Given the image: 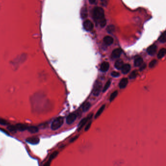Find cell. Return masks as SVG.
<instances>
[{
  "mask_svg": "<svg viewBox=\"0 0 166 166\" xmlns=\"http://www.w3.org/2000/svg\"><path fill=\"white\" fill-rule=\"evenodd\" d=\"M28 128V126L27 125L20 123L15 125H11L7 127V129L11 132H15L17 131L23 132L27 130Z\"/></svg>",
  "mask_w": 166,
  "mask_h": 166,
  "instance_id": "1",
  "label": "cell"
},
{
  "mask_svg": "<svg viewBox=\"0 0 166 166\" xmlns=\"http://www.w3.org/2000/svg\"><path fill=\"white\" fill-rule=\"evenodd\" d=\"M93 16L94 19L98 22L104 18V10L99 7H97L94 9Z\"/></svg>",
  "mask_w": 166,
  "mask_h": 166,
  "instance_id": "2",
  "label": "cell"
},
{
  "mask_svg": "<svg viewBox=\"0 0 166 166\" xmlns=\"http://www.w3.org/2000/svg\"><path fill=\"white\" fill-rule=\"evenodd\" d=\"M64 118L62 116H59L55 118L52 122L51 128L52 130L55 131L58 129L63 124Z\"/></svg>",
  "mask_w": 166,
  "mask_h": 166,
  "instance_id": "3",
  "label": "cell"
},
{
  "mask_svg": "<svg viewBox=\"0 0 166 166\" xmlns=\"http://www.w3.org/2000/svg\"><path fill=\"white\" fill-rule=\"evenodd\" d=\"M102 83L100 81H97L94 85V88L92 92H93V95L97 97L99 95L101 92V90L102 89Z\"/></svg>",
  "mask_w": 166,
  "mask_h": 166,
  "instance_id": "4",
  "label": "cell"
},
{
  "mask_svg": "<svg viewBox=\"0 0 166 166\" xmlns=\"http://www.w3.org/2000/svg\"><path fill=\"white\" fill-rule=\"evenodd\" d=\"M26 141L31 144L32 145H36L38 144L40 142V138L36 136L31 137L30 138H28L26 139Z\"/></svg>",
  "mask_w": 166,
  "mask_h": 166,
  "instance_id": "5",
  "label": "cell"
},
{
  "mask_svg": "<svg viewBox=\"0 0 166 166\" xmlns=\"http://www.w3.org/2000/svg\"><path fill=\"white\" fill-rule=\"evenodd\" d=\"M77 118V115L75 113H71L67 116L66 119V122L68 124H72Z\"/></svg>",
  "mask_w": 166,
  "mask_h": 166,
  "instance_id": "6",
  "label": "cell"
},
{
  "mask_svg": "<svg viewBox=\"0 0 166 166\" xmlns=\"http://www.w3.org/2000/svg\"><path fill=\"white\" fill-rule=\"evenodd\" d=\"M83 27L86 31H89L93 29L94 28V25L90 21L87 20L84 22Z\"/></svg>",
  "mask_w": 166,
  "mask_h": 166,
  "instance_id": "7",
  "label": "cell"
},
{
  "mask_svg": "<svg viewBox=\"0 0 166 166\" xmlns=\"http://www.w3.org/2000/svg\"><path fill=\"white\" fill-rule=\"evenodd\" d=\"M92 116H93V114H91L90 115V116H88L86 118H84L81 121V122L79 123V124L78 125V131H80L83 128V126L86 124V123L87 122L89 119L91 118Z\"/></svg>",
  "mask_w": 166,
  "mask_h": 166,
  "instance_id": "8",
  "label": "cell"
},
{
  "mask_svg": "<svg viewBox=\"0 0 166 166\" xmlns=\"http://www.w3.org/2000/svg\"><path fill=\"white\" fill-rule=\"evenodd\" d=\"M122 53V50L119 48L114 49L111 54V56L112 58H116L119 57Z\"/></svg>",
  "mask_w": 166,
  "mask_h": 166,
  "instance_id": "9",
  "label": "cell"
},
{
  "mask_svg": "<svg viewBox=\"0 0 166 166\" xmlns=\"http://www.w3.org/2000/svg\"><path fill=\"white\" fill-rule=\"evenodd\" d=\"M157 50V46L155 45H152L147 49V52L150 55H154Z\"/></svg>",
  "mask_w": 166,
  "mask_h": 166,
  "instance_id": "10",
  "label": "cell"
},
{
  "mask_svg": "<svg viewBox=\"0 0 166 166\" xmlns=\"http://www.w3.org/2000/svg\"><path fill=\"white\" fill-rule=\"evenodd\" d=\"M109 63L107 62H103L100 65V70L102 72H106L109 68Z\"/></svg>",
  "mask_w": 166,
  "mask_h": 166,
  "instance_id": "11",
  "label": "cell"
},
{
  "mask_svg": "<svg viewBox=\"0 0 166 166\" xmlns=\"http://www.w3.org/2000/svg\"><path fill=\"white\" fill-rule=\"evenodd\" d=\"M103 41H104L105 44L108 46L111 45V44H112V43L113 42V38L111 36H106L104 38Z\"/></svg>",
  "mask_w": 166,
  "mask_h": 166,
  "instance_id": "12",
  "label": "cell"
},
{
  "mask_svg": "<svg viewBox=\"0 0 166 166\" xmlns=\"http://www.w3.org/2000/svg\"><path fill=\"white\" fill-rule=\"evenodd\" d=\"M58 152H57V151H55V152H53L50 155V156L49 157V158L48 161L46 164H45L44 165H47V166L49 165L50 164V162L57 156V155H58Z\"/></svg>",
  "mask_w": 166,
  "mask_h": 166,
  "instance_id": "13",
  "label": "cell"
},
{
  "mask_svg": "<svg viewBox=\"0 0 166 166\" xmlns=\"http://www.w3.org/2000/svg\"><path fill=\"white\" fill-rule=\"evenodd\" d=\"M128 83V80L127 78L122 79L119 84V86L120 89L125 88Z\"/></svg>",
  "mask_w": 166,
  "mask_h": 166,
  "instance_id": "14",
  "label": "cell"
},
{
  "mask_svg": "<svg viewBox=\"0 0 166 166\" xmlns=\"http://www.w3.org/2000/svg\"><path fill=\"white\" fill-rule=\"evenodd\" d=\"M121 70L123 74H126L130 72V71L131 70V66L129 64H124Z\"/></svg>",
  "mask_w": 166,
  "mask_h": 166,
  "instance_id": "15",
  "label": "cell"
},
{
  "mask_svg": "<svg viewBox=\"0 0 166 166\" xmlns=\"http://www.w3.org/2000/svg\"><path fill=\"white\" fill-rule=\"evenodd\" d=\"M123 65H124V63H123V61L121 59H118L115 62L114 66L117 69L121 70L122 67H123Z\"/></svg>",
  "mask_w": 166,
  "mask_h": 166,
  "instance_id": "16",
  "label": "cell"
},
{
  "mask_svg": "<svg viewBox=\"0 0 166 166\" xmlns=\"http://www.w3.org/2000/svg\"><path fill=\"white\" fill-rule=\"evenodd\" d=\"M28 132L32 134H35L36 133H38L39 132V129L38 127L34 126H28Z\"/></svg>",
  "mask_w": 166,
  "mask_h": 166,
  "instance_id": "17",
  "label": "cell"
},
{
  "mask_svg": "<svg viewBox=\"0 0 166 166\" xmlns=\"http://www.w3.org/2000/svg\"><path fill=\"white\" fill-rule=\"evenodd\" d=\"M143 62V60L141 57H138L135 60V66L136 67H139L142 64Z\"/></svg>",
  "mask_w": 166,
  "mask_h": 166,
  "instance_id": "18",
  "label": "cell"
},
{
  "mask_svg": "<svg viewBox=\"0 0 166 166\" xmlns=\"http://www.w3.org/2000/svg\"><path fill=\"white\" fill-rule=\"evenodd\" d=\"M166 54V49L165 48L161 49L159 51L157 55V57L159 59H161Z\"/></svg>",
  "mask_w": 166,
  "mask_h": 166,
  "instance_id": "19",
  "label": "cell"
},
{
  "mask_svg": "<svg viewBox=\"0 0 166 166\" xmlns=\"http://www.w3.org/2000/svg\"><path fill=\"white\" fill-rule=\"evenodd\" d=\"M105 105H102L100 108V109L98 110V111H97V113L95 115V118H97L98 116H99L102 113V112L105 109Z\"/></svg>",
  "mask_w": 166,
  "mask_h": 166,
  "instance_id": "20",
  "label": "cell"
},
{
  "mask_svg": "<svg viewBox=\"0 0 166 166\" xmlns=\"http://www.w3.org/2000/svg\"><path fill=\"white\" fill-rule=\"evenodd\" d=\"M91 107V104L89 102H85V103H84V104L83 106V111L86 112L88 111V110H89L90 108Z\"/></svg>",
  "mask_w": 166,
  "mask_h": 166,
  "instance_id": "21",
  "label": "cell"
},
{
  "mask_svg": "<svg viewBox=\"0 0 166 166\" xmlns=\"http://www.w3.org/2000/svg\"><path fill=\"white\" fill-rule=\"evenodd\" d=\"M159 41L162 43H165L166 42V32L164 31L159 38Z\"/></svg>",
  "mask_w": 166,
  "mask_h": 166,
  "instance_id": "22",
  "label": "cell"
},
{
  "mask_svg": "<svg viewBox=\"0 0 166 166\" xmlns=\"http://www.w3.org/2000/svg\"><path fill=\"white\" fill-rule=\"evenodd\" d=\"M138 75V71L137 70H134L130 75L129 78L130 79H134L137 77Z\"/></svg>",
  "mask_w": 166,
  "mask_h": 166,
  "instance_id": "23",
  "label": "cell"
},
{
  "mask_svg": "<svg viewBox=\"0 0 166 166\" xmlns=\"http://www.w3.org/2000/svg\"><path fill=\"white\" fill-rule=\"evenodd\" d=\"M111 82L110 80L108 81L106 83L105 85V86H104V88H103V90H102L103 92H106L108 90V89L109 88V87H110V86L111 85Z\"/></svg>",
  "mask_w": 166,
  "mask_h": 166,
  "instance_id": "24",
  "label": "cell"
},
{
  "mask_svg": "<svg viewBox=\"0 0 166 166\" xmlns=\"http://www.w3.org/2000/svg\"><path fill=\"white\" fill-rule=\"evenodd\" d=\"M117 95H118V91H115L113 92L111 94V96L110 97V101H112V100H113L117 96Z\"/></svg>",
  "mask_w": 166,
  "mask_h": 166,
  "instance_id": "25",
  "label": "cell"
},
{
  "mask_svg": "<svg viewBox=\"0 0 166 166\" xmlns=\"http://www.w3.org/2000/svg\"><path fill=\"white\" fill-rule=\"evenodd\" d=\"M87 9L86 8H83L81 11V16L83 18H85L87 17Z\"/></svg>",
  "mask_w": 166,
  "mask_h": 166,
  "instance_id": "26",
  "label": "cell"
},
{
  "mask_svg": "<svg viewBox=\"0 0 166 166\" xmlns=\"http://www.w3.org/2000/svg\"><path fill=\"white\" fill-rule=\"evenodd\" d=\"M114 30H115V28H114V27L113 26H112V25L108 26V27L107 28V31H108V33H113V32L114 31Z\"/></svg>",
  "mask_w": 166,
  "mask_h": 166,
  "instance_id": "27",
  "label": "cell"
},
{
  "mask_svg": "<svg viewBox=\"0 0 166 166\" xmlns=\"http://www.w3.org/2000/svg\"><path fill=\"white\" fill-rule=\"evenodd\" d=\"M98 23H99L100 26L102 28H103V27H104L105 26V25L106 24V20H105V18H103V19L101 20Z\"/></svg>",
  "mask_w": 166,
  "mask_h": 166,
  "instance_id": "28",
  "label": "cell"
},
{
  "mask_svg": "<svg viewBox=\"0 0 166 166\" xmlns=\"http://www.w3.org/2000/svg\"><path fill=\"white\" fill-rule=\"evenodd\" d=\"M0 124L5 126V125L9 124V123L5 119L0 118Z\"/></svg>",
  "mask_w": 166,
  "mask_h": 166,
  "instance_id": "29",
  "label": "cell"
},
{
  "mask_svg": "<svg viewBox=\"0 0 166 166\" xmlns=\"http://www.w3.org/2000/svg\"><path fill=\"white\" fill-rule=\"evenodd\" d=\"M157 62L156 60H152L149 64V67L151 68H152L153 67H154L155 65L157 64Z\"/></svg>",
  "mask_w": 166,
  "mask_h": 166,
  "instance_id": "30",
  "label": "cell"
},
{
  "mask_svg": "<svg viewBox=\"0 0 166 166\" xmlns=\"http://www.w3.org/2000/svg\"><path fill=\"white\" fill-rule=\"evenodd\" d=\"M119 75H120V74H119V73H118L117 72H115V71H113L111 73V76L112 77H114V78L118 77Z\"/></svg>",
  "mask_w": 166,
  "mask_h": 166,
  "instance_id": "31",
  "label": "cell"
},
{
  "mask_svg": "<svg viewBox=\"0 0 166 166\" xmlns=\"http://www.w3.org/2000/svg\"><path fill=\"white\" fill-rule=\"evenodd\" d=\"M91 124H92V122L90 121L89 123H88L87 125L86 126L85 128V131H87L88 130H89V129L90 128V127L91 126Z\"/></svg>",
  "mask_w": 166,
  "mask_h": 166,
  "instance_id": "32",
  "label": "cell"
},
{
  "mask_svg": "<svg viewBox=\"0 0 166 166\" xmlns=\"http://www.w3.org/2000/svg\"><path fill=\"white\" fill-rule=\"evenodd\" d=\"M101 1L103 5H106L108 3V0H101Z\"/></svg>",
  "mask_w": 166,
  "mask_h": 166,
  "instance_id": "33",
  "label": "cell"
},
{
  "mask_svg": "<svg viewBox=\"0 0 166 166\" xmlns=\"http://www.w3.org/2000/svg\"><path fill=\"white\" fill-rule=\"evenodd\" d=\"M79 136H76V137H75L74 138H73L71 139V140H70V142H74L75 140H76L78 138H79Z\"/></svg>",
  "mask_w": 166,
  "mask_h": 166,
  "instance_id": "34",
  "label": "cell"
},
{
  "mask_svg": "<svg viewBox=\"0 0 166 166\" xmlns=\"http://www.w3.org/2000/svg\"><path fill=\"white\" fill-rule=\"evenodd\" d=\"M146 65L145 64H144L142 65L141 67L140 68V71H142L144 69L146 68Z\"/></svg>",
  "mask_w": 166,
  "mask_h": 166,
  "instance_id": "35",
  "label": "cell"
},
{
  "mask_svg": "<svg viewBox=\"0 0 166 166\" xmlns=\"http://www.w3.org/2000/svg\"><path fill=\"white\" fill-rule=\"evenodd\" d=\"M95 1H96V0H89V2L91 4H93V3H95Z\"/></svg>",
  "mask_w": 166,
  "mask_h": 166,
  "instance_id": "36",
  "label": "cell"
}]
</instances>
